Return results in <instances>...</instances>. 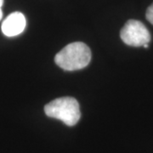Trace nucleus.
Segmentation results:
<instances>
[{
	"instance_id": "5",
	"label": "nucleus",
	"mask_w": 153,
	"mask_h": 153,
	"mask_svg": "<svg viewBox=\"0 0 153 153\" xmlns=\"http://www.w3.org/2000/svg\"><path fill=\"white\" fill-rule=\"evenodd\" d=\"M146 17L148 22H151L153 25V3L152 5L148 7L146 14Z\"/></svg>"
},
{
	"instance_id": "4",
	"label": "nucleus",
	"mask_w": 153,
	"mask_h": 153,
	"mask_svg": "<svg viewBox=\"0 0 153 153\" xmlns=\"http://www.w3.org/2000/svg\"><path fill=\"white\" fill-rule=\"evenodd\" d=\"M27 26L25 16L21 12H14L2 24V32L7 37H15L23 33Z\"/></svg>"
},
{
	"instance_id": "2",
	"label": "nucleus",
	"mask_w": 153,
	"mask_h": 153,
	"mask_svg": "<svg viewBox=\"0 0 153 153\" xmlns=\"http://www.w3.org/2000/svg\"><path fill=\"white\" fill-rule=\"evenodd\" d=\"M44 112L49 117L62 121L66 125L74 126L81 117L79 104L72 97L55 99L44 106Z\"/></svg>"
},
{
	"instance_id": "6",
	"label": "nucleus",
	"mask_w": 153,
	"mask_h": 153,
	"mask_svg": "<svg viewBox=\"0 0 153 153\" xmlns=\"http://www.w3.org/2000/svg\"><path fill=\"white\" fill-rule=\"evenodd\" d=\"M2 17H3V11H2L1 8H0V21L2 20Z\"/></svg>"
},
{
	"instance_id": "7",
	"label": "nucleus",
	"mask_w": 153,
	"mask_h": 153,
	"mask_svg": "<svg viewBox=\"0 0 153 153\" xmlns=\"http://www.w3.org/2000/svg\"><path fill=\"white\" fill-rule=\"evenodd\" d=\"M3 4H4V0H0V8H2Z\"/></svg>"
},
{
	"instance_id": "1",
	"label": "nucleus",
	"mask_w": 153,
	"mask_h": 153,
	"mask_svg": "<svg viewBox=\"0 0 153 153\" xmlns=\"http://www.w3.org/2000/svg\"><path fill=\"white\" fill-rule=\"evenodd\" d=\"M91 60V51L87 45L76 42L66 45L55 55L57 66L65 71H76L87 66Z\"/></svg>"
},
{
	"instance_id": "3",
	"label": "nucleus",
	"mask_w": 153,
	"mask_h": 153,
	"mask_svg": "<svg viewBox=\"0 0 153 153\" xmlns=\"http://www.w3.org/2000/svg\"><path fill=\"white\" fill-rule=\"evenodd\" d=\"M120 37L123 43L129 46L140 47L148 44L151 41V34L142 22L129 20L121 30Z\"/></svg>"
}]
</instances>
